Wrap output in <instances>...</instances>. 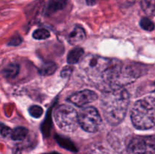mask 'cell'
Listing matches in <instances>:
<instances>
[{
	"label": "cell",
	"mask_w": 155,
	"mask_h": 154,
	"mask_svg": "<svg viewBox=\"0 0 155 154\" xmlns=\"http://www.w3.org/2000/svg\"><path fill=\"white\" fill-rule=\"evenodd\" d=\"M86 39V33L81 27L77 26L70 33L68 36V42L71 45H78Z\"/></svg>",
	"instance_id": "ba28073f"
},
{
	"label": "cell",
	"mask_w": 155,
	"mask_h": 154,
	"mask_svg": "<svg viewBox=\"0 0 155 154\" xmlns=\"http://www.w3.org/2000/svg\"><path fill=\"white\" fill-rule=\"evenodd\" d=\"M72 71L73 69L71 66H65L64 68L62 69L61 72V77H63V78H66V77L69 76V75H71Z\"/></svg>",
	"instance_id": "ac0fdd59"
},
{
	"label": "cell",
	"mask_w": 155,
	"mask_h": 154,
	"mask_svg": "<svg viewBox=\"0 0 155 154\" xmlns=\"http://www.w3.org/2000/svg\"><path fill=\"white\" fill-rule=\"evenodd\" d=\"M68 4V0H49L45 10L46 15H51L58 11L64 8Z\"/></svg>",
	"instance_id": "9c48e42d"
},
{
	"label": "cell",
	"mask_w": 155,
	"mask_h": 154,
	"mask_svg": "<svg viewBox=\"0 0 155 154\" xmlns=\"http://www.w3.org/2000/svg\"><path fill=\"white\" fill-rule=\"evenodd\" d=\"M97 98L98 95L95 91L91 90H83L71 95L68 98V101L77 107H81L94 102Z\"/></svg>",
	"instance_id": "52a82bcc"
},
{
	"label": "cell",
	"mask_w": 155,
	"mask_h": 154,
	"mask_svg": "<svg viewBox=\"0 0 155 154\" xmlns=\"http://www.w3.org/2000/svg\"><path fill=\"white\" fill-rule=\"evenodd\" d=\"M86 2L88 5H94L96 4L98 0H86Z\"/></svg>",
	"instance_id": "7402d4cb"
},
{
	"label": "cell",
	"mask_w": 155,
	"mask_h": 154,
	"mask_svg": "<svg viewBox=\"0 0 155 154\" xmlns=\"http://www.w3.org/2000/svg\"><path fill=\"white\" fill-rule=\"evenodd\" d=\"M50 36V33L46 29L40 28L35 30L33 33V37L37 40H43L48 39Z\"/></svg>",
	"instance_id": "9a60e30c"
},
{
	"label": "cell",
	"mask_w": 155,
	"mask_h": 154,
	"mask_svg": "<svg viewBox=\"0 0 155 154\" xmlns=\"http://www.w3.org/2000/svg\"><path fill=\"white\" fill-rule=\"evenodd\" d=\"M117 2L120 5L125 6V7H129V6L134 4L135 0H117Z\"/></svg>",
	"instance_id": "ffe728a7"
},
{
	"label": "cell",
	"mask_w": 155,
	"mask_h": 154,
	"mask_svg": "<svg viewBox=\"0 0 155 154\" xmlns=\"http://www.w3.org/2000/svg\"><path fill=\"white\" fill-rule=\"evenodd\" d=\"M83 53H84V51H83V48H79V47H77V48H74V49L71 50L69 52L68 55V63L69 64H74V63H77V62H79L80 59L81 58L82 56L83 55Z\"/></svg>",
	"instance_id": "30bf717a"
},
{
	"label": "cell",
	"mask_w": 155,
	"mask_h": 154,
	"mask_svg": "<svg viewBox=\"0 0 155 154\" xmlns=\"http://www.w3.org/2000/svg\"><path fill=\"white\" fill-rule=\"evenodd\" d=\"M127 154H155V135L133 137L127 145Z\"/></svg>",
	"instance_id": "8992f818"
},
{
	"label": "cell",
	"mask_w": 155,
	"mask_h": 154,
	"mask_svg": "<svg viewBox=\"0 0 155 154\" xmlns=\"http://www.w3.org/2000/svg\"><path fill=\"white\" fill-rule=\"evenodd\" d=\"M79 124L84 131L96 132L101 125V115L95 107H85L79 113Z\"/></svg>",
	"instance_id": "5b68a950"
},
{
	"label": "cell",
	"mask_w": 155,
	"mask_h": 154,
	"mask_svg": "<svg viewBox=\"0 0 155 154\" xmlns=\"http://www.w3.org/2000/svg\"><path fill=\"white\" fill-rule=\"evenodd\" d=\"M28 134V130L24 127H18L12 130L11 138L14 140H22Z\"/></svg>",
	"instance_id": "5bb4252c"
},
{
	"label": "cell",
	"mask_w": 155,
	"mask_h": 154,
	"mask_svg": "<svg viewBox=\"0 0 155 154\" xmlns=\"http://www.w3.org/2000/svg\"><path fill=\"white\" fill-rule=\"evenodd\" d=\"M141 8L148 16H155V0H141Z\"/></svg>",
	"instance_id": "7c38bea8"
},
{
	"label": "cell",
	"mask_w": 155,
	"mask_h": 154,
	"mask_svg": "<svg viewBox=\"0 0 155 154\" xmlns=\"http://www.w3.org/2000/svg\"><path fill=\"white\" fill-rule=\"evenodd\" d=\"M19 65L16 63H11L4 67L2 74L5 78H14L19 72Z\"/></svg>",
	"instance_id": "8fae6325"
},
{
	"label": "cell",
	"mask_w": 155,
	"mask_h": 154,
	"mask_svg": "<svg viewBox=\"0 0 155 154\" xmlns=\"http://www.w3.org/2000/svg\"><path fill=\"white\" fill-rule=\"evenodd\" d=\"M21 42H22L21 38L18 36V37H15L14 39H12V40L8 42V45H18L21 43Z\"/></svg>",
	"instance_id": "44dd1931"
},
{
	"label": "cell",
	"mask_w": 155,
	"mask_h": 154,
	"mask_svg": "<svg viewBox=\"0 0 155 154\" xmlns=\"http://www.w3.org/2000/svg\"><path fill=\"white\" fill-rule=\"evenodd\" d=\"M12 132V130L10 128L7 126H4V125H2V128H1V134L2 137H8V135H11Z\"/></svg>",
	"instance_id": "d6986e66"
},
{
	"label": "cell",
	"mask_w": 155,
	"mask_h": 154,
	"mask_svg": "<svg viewBox=\"0 0 155 154\" xmlns=\"http://www.w3.org/2000/svg\"><path fill=\"white\" fill-rule=\"evenodd\" d=\"M131 120L136 128L147 130L155 125V98L146 97L135 103L131 110Z\"/></svg>",
	"instance_id": "3957f363"
},
{
	"label": "cell",
	"mask_w": 155,
	"mask_h": 154,
	"mask_svg": "<svg viewBox=\"0 0 155 154\" xmlns=\"http://www.w3.org/2000/svg\"><path fill=\"white\" fill-rule=\"evenodd\" d=\"M129 104L130 95L125 89L105 91L101 101V108L104 119L112 125L120 124L125 118Z\"/></svg>",
	"instance_id": "7a4b0ae2"
},
{
	"label": "cell",
	"mask_w": 155,
	"mask_h": 154,
	"mask_svg": "<svg viewBox=\"0 0 155 154\" xmlns=\"http://www.w3.org/2000/svg\"><path fill=\"white\" fill-rule=\"evenodd\" d=\"M29 113H30V116H33V118L38 119L42 116V113H43V109L39 106H32L29 109Z\"/></svg>",
	"instance_id": "e0dca14e"
},
{
	"label": "cell",
	"mask_w": 155,
	"mask_h": 154,
	"mask_svg": "<svg viewBox=\"0 0 155 154\" xmlns=\"http://www.w3.org/2000/svg\"><path fill=\"white\" fill-rule=\"evenodd\" d=\"M58 69V66L54 62L43 63L39 69V73L43 75H50L54 73Z\"/></svg>",
	"instance_id": "4fadbf2b"
},
{
	"label": "cell",
	"mask_w": 155,
	"mask_h": 154,
	"mask_svg": "<svg viewBox=\"0 0 155 154\" xmlns=\"http://www.w3.org/2000/svg\"><path fill=\"white\" fill-rule=\"evenodd\" d=\"M81 68L89 81L104 91L117 90L135 81L137 73L133 65H124L117 60L89 55Z\"/></svg>",
	"instance_id": "6da1fadb"
},
{
	"label": "cell",
	"mask_w": 155,
	"mask_h": 154,
	"mask_svg": "<svg viewBox=\"0 0 155 154\" xmlns=\"http://www.w3.org/2000/svg\"><path fill=\"white\" fill-rule=\"evenodd\" d=\"M140 27L146 31H152L154 29V24L148 18H142L140 21Z\"/></svg>",
	"instance_id": "2e32d148"
},
{
	"label": "cell",
	"mask_w": 155,
	"mask_h": 154,
	"mask_svg": "<svg viewBox=\"0 0 155 154\" xmlns=\"http://www.w3.org/2000/svg\"><path fill=\"white\" fill-rule=\"evenodd\" d=\"M54 120L58 128L67 132H72L77 128L79 114L75 109L67 104H61L54 110Z\"/></svg>",
	"instance_id": "277c9868"
}]
</instances>
